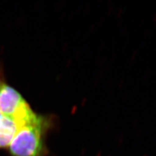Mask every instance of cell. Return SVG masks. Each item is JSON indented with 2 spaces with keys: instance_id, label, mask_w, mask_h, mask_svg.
<instances>
[{
  "instance_id": "obj_3",
  "label": "cell",
  "mask_w": 156,
  "mask_h": 156,
  "mask_svg": "<svg viewBox=\"0 0 156 156\" xmlns=\"http://www.w3.org/2000/svg\"><path fill=\"white\" fill-rule=\"evenodd\" d=\"M20 126L15 120L4 116L0 122V148L9 147Z\"/></svg>"
},
{
  "instance_id": "obj_2",
  "label": "cell",
  "mask_w": 156,
  "mask_h": 156,
  "mask_svg": "<svg viewBox=\"0 0 156 156\" xmlns=\"http://www.w3.org/2000/svg\"><path fill=\"white\" fill-rule=\"evenodd\" d=\"M0 111L15 120L20 128L37 116L19 92L4 83L0 85Z\"/></svg>"
},
{
  "instance_id": "obj_1",
  "label": "cell",
  "mask_w": 156,
  "mask_h": 156,
  "mask_svg": "<svg viewBox=\"0 0 156 156\" xmlns=\"http://www.w3.org/2000/svg\"><path fill=\"white\" fill-rule=\"evenodd\" d=\"M49 120L37 115L30 122L20 128L9 148L12 156H46L45 136Z\"/></svg>"
},
{
  "instance_id": "obj_5",
  "label": "cell",
  "mask_w": 156,
  "mask_h": 156,
  "mask_svg": "<svg viewBox=\"0 0 156 156\" xmlns=\"http://www.w3.org/2000/svg\"><path fill=\"white\" fill-rule=\"evenodd\" d=\"M3 116H4V115H3V114L1 113V111H0V122H1L3 118Z\"/></svg>"
},
{
  "instance_id": "obj_4",
  "label": "cell",
  "mask_w": 156,
  "mask_h": 156,
  "mask_svg": "<svg viewBox=\"0 0 156 156\" xmlns=\"http://www.w3.org/2000/svg\"><path fill=\"white\" fill-rule=\"evenodd\" d=\"M3 76H2V72L0 70V85H1L2 83H3Z\"/></svg>"
}]
</instances>
